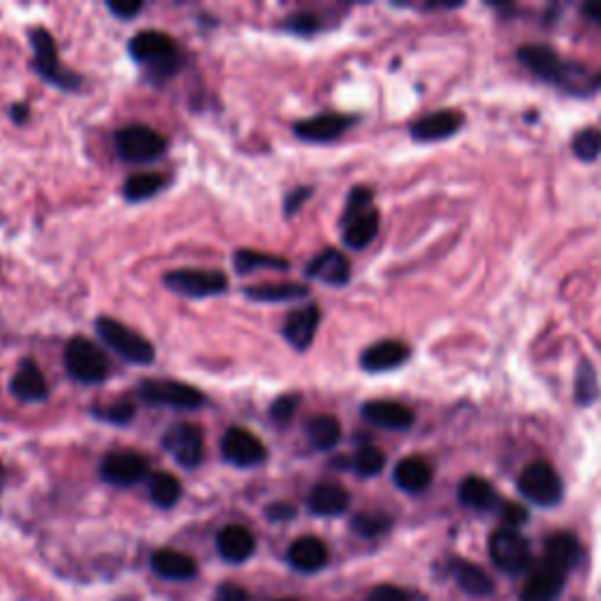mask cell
Instances as JSON below:
<instances>
[{"label":"cell","instance_id":"cell-1","mask_svg":"<svg viewBox=\"0 0 601 601\" xmlns=\"http://www.w3.org/2000/svg\"><path fill=\"white\" fill-rule=\"evenodd\" d=\"M371 191L367 186H355L350 193L346 212H343V245L350 249H364L378 235L381 216L378 209L371 205Z\"/></svg>","mask_w":601,"mask_h":601},{"label":"cell","instance_id":"cell-2","mask_svg":"<svg viewBox=\"0 0 601 601\" xmlns=\"http://www.w3.org/2000/svg\"><path fill=\"white\" fill-rule=\"evenodd\" d=\"M130 54L134 62L146 64L151 76L170 78L177 71V45L162 31H141L130 40Z\"/></svg>","mask_w":601,"mask_h":601},{"label":"cell","instance_id":"cell-3","mask_svg":"<svg viewBox=\"0 0 601 601\" xmlns=\"http://www.w3.org/2000/svg\"><path fill=\"white\" fill-rule=\"evenodd\" d=\"M94 329H97L99 339L111 350H116L123 360L132 364H151L155 360V348L151 343L113 317H99Z\"/></svg>","mask_w":601,"mask_h":601},{"label":"cell","instance_id":"cell-4","mask_svg":"<svg viewBox=\"0 0 601 601\" xmlns=\"http://www.w3.org/2000/svg\"><path fill=\"white\" fill-rule=\"evenodd\" d=\"M31 45H33V66L40 73V78L47 83L59 87V90H78L80 87V76L66 69L59 62L57 45L50 31L45 29H33L31 31Z\"/></svg>","mask_w":601,"mask_h":601},{"label":"cell","instance_id":"cell-5","mask_svg":"<svg viewBox=\"0 0 601 601\" xmlns=\"http://www.w3.org/2000/svg\"><path fill=\"white\" fill-rule=\"evenodd\" d=\"M64 364L69 369V374L80 383H101L108 376V357L104 355L97 343L83 336L69 341V346L64 350Z\"/></svg>","mask_w":601,"mask_h":601},{"label":"cell","instance_id":"cell-6","mask_svg":"<svg viewBox=\"0 0 601 601\" xmlns=\"http://www.w3.org/2000/svg\"><path fill=\"white\" fill-rule=\"evenodd\" d=\"M116 151L127 162H153L167 151V139L148 125H127L116 132Z\"/></svg>","mask_w":601,"mask_h":601},{"label":"cell","instance_id":"cell-7","mask_svg":"<svg viewBox=\"0 0 601 601\" xmlns=\"http://www.w3.org/2000/svg\"><path fill=\"white\" fill-rule=\"evenodd\" d=\"M489 555L498 569L519 576L531 569V545L517 529H496L489 538Z\"/></svg>","mask_w":601,"mask_h":601},{"label":"cell","instance_id":"cell-8","mask_svg":"<svg viewBox=\"0 0 601 601\" xmlns=\"http://www.w3.org/2000/svg\"><path fill=\"white\" fill-rule=\"evenodd\" d=\"M517 484L519 494H522L526 501L540 505V508H552V505H557L564 496L562 479H559L557 470L545 461L526 465V470L519 475Z\"/></svg>","mask_w":601,"mask_h":601},{"label":"cell","instance_id":"cell-9","mask_svg":"<svg viewBox=\"0 0 601 601\" xmlns=\"http://www.w3.org/2000/svg\"><path fill=\"white\" fill-rule=\"evenodd\" d=\"M137 393L151 407L198 409L205 404V395L198 388L179 381H144L137 388Z\"/></svg>","mask_w":601,"mask_h":601},{"label":"cell","instance_id":"cell-10","mask_svg":"<svg viewBox=\"0 0 601 601\" xmlns=\"http://www.w3.org/2000/svg\"><path fill=\"white\" fill-rule=\"evenodd\" d=\"M167 289L177 292L181 296H188V299H205V296H214L226 292L228 280L224 273L219 270H172L167 273L165 278Z\"/></svg>","mask_w":601,"mask_h":601},{"label":"cell","instance_id":"cell-11","mask_svg":"<svg viewBox=\"0 0 601 601\" xmlns=\"http://www.w3.org/2000/svg\"><path fill=\"white\" fill-rule=\"evenodd\" d=\"M162 447L177 461L181 468L193 470L202 463L205 456V435L198 425L193 423H177L162 437Z\"/></svg>","mask_w":601,"mask_h":601},{"label":"cell","instance_id":"cell-12","mask_svg":"<svg viewBox=\"0 0 601 601\" xmlns=\"http://www.w3.org/2000/svg\"><path fill=\"white\" fill-rule=\"evenodd\" d=\"M221 456L238 468H254L268 458L266 444H263L254 432L245 428H228L224 440H221Z\"/></svg>","mask_w":601,"mask_h":601},{"label":"cell","instance_id":"cell-13","mask_svg":"<svg viewBox=\"0 0 601 601\" xmlns=\"http://www.w3.org/2000/svg\"><path fill=\"white\" fill-rule=\"evenodd\" d=\"M566 573L559 569L548 559H540V562L529 571V578L522 587V601H557L559 592L566 585Z\"/></svg>","mask_w":601,"mask_h":601},{"label":"cell","instance_id":"cell-14","mask_svg":"<svg viewBox=\"0 0 601 601\" xmlns=\"http://www.w3.org/2000/svg\"><path fill=\"white\" fill-rule=\"evenodd\" d=\"M519 62H522L526 69L536 73L538 78L548 80V83L555 85H566L571 87V66L564 64L562 59L557 57V52H552L550 47L543 45H526L519 50Z\"/></svg>","mask_w":601,"mask_h":601},{"label":"cell","instance_id":"cell-15","mask_svg":"<svg viewBox=\"0 0 601 601\" xmlns=\"http://www.w3.org/2000/svg\"><path fill=\"white\" fill-rule=\"evenodd\" d=\"M148 475V461L137 451H113L101 461V477L108 484L132 486Z\"/></svg>","mask_w":601,"mask_h":601},{"label":"cell","instance_id":"cell-16","mask_svg":"<svg viewBox=\"0 0 601 601\" xmlns=\"http://www.w3.org/2000/svg\"><path fill=\"white\" fill-rule=\"evenodd\" d=\"M353 123H355V118L341 116V113H320V116L299 120V123L294 125V134L303 141H315V144H322V141L339 139L341 134L346 132Z\"/></svg>","mask_w":601,"mask_h":601},{"label":"cell","instance_id":"cell-17","mask_svg":"<svg viewBox=\"0 0 601 601\" xmlns=\"http://www.w3.org/2000/svg\"><path fill=\"white\" fill-rule=\"evenodd\" d=\"M465 123L461 111H435L428 113V116L418 118L414 125H411V137L416 141H442L454 137V134L461 130Z\"/></svg>","mask_w":601,"mask_h":601},{"label":"cell","instance_id":"cell-18","mask_svg":"<svg viewBox=\"0 0 601 601\" xmlns=\"http://www.w3.org/2000/svg\"><path fill=\"white\" fill-rule=\"evenodd\" d=\"M306 275L310 280L322 282V285L343 287L350 280V263L339 249H324L308 263Z\"/></svg>","mask_w":601,"mask_h":601},{"label":"cell","instance_id":"cell-19","mask_svg":"<svg viewBox=\"0 0 601 601\" xmlns=\"http://www.w3.org/2000/svg\"><path fill=\"white\" fill-rule=\"evenodd\" d=\"M317 327H320V308L315 303H308V306L289 313L285 327H282V336L292 348L308 350L317 334Z\"/></svg>","mask_w":601,"mask_h":601},{"label":"cell","instance_id":"cell-20","mask_svg":"<svg viewBox=\"0 0 601 601\" xmlns=\"http://www.w3.org/2000/svg\"><path fill=\"white\" fill-rule=\"evenodd\" d=\"M411 350L407 343L388 339L381 343H374V346L367 348L362 353V369L369 371V374H383V371H393L397 367H402L404 362L409 360Z\"/></svg>","mask_w":601,"mask_h":601},{"label":"cell","instance_id":"cell-21","mask_svg":"<svg viewBox=\"0 0 601 601\" xmlns=\"http://www.w3.org/2000/svg\"><path fill=\"white\" fill-rule=\"evenodd\" d=\"M216 548L219 555L231 564H242L254 555L256 538L254 533L240 524H228L216 536Z\"/></svg>","mask_w":601,"mask_h":601},{"label":"cell","instance_id":"cell-22","mask_svg":"<svg viewBox=\"0 0 601 601\" xmlns=\"http://www.w3.org/2000/svg\"><path fill=\"white\" fill-rule=\"evenodd\" d=\"M287 562L292 564V569L301 571V573H315L327 566L329 550L320 538L303 536L289 545Z\"/></svg>","mask_w":601,"mask_h":601},{"label":"cell","instance_id":"cell-23","mask_svg":"<svg viewBox=\"0 0 601 601\" xmlns=\"http://www.w3.org/2000/svg\"><path fill=\"white\" fill-rule=\"evenodd\" d=\"M362 416L367 418L369 423L386 430H409L411 425H414V411L400 402L390 400L367 402L362 407Z\"/></svg>","mask_w":601,"mask_h":601},{"label":"cell","instance_id":"cell-24","mask_svg":"<svg viewBox=\"0 0 601 601\" xmlns=\"http://www.w3.org/2000/svg\"><path fill=\"white\" fill-rule=\"evenodd\" d=\"M10 393L22 402H43L47 400V383L43 371L36 362L24 360L19 364L10 381Z\"/></svg>","mask_w":601,"mask_h":601},{"label":"cell","instance_id":"cell-25","mask_svg":"<svg viewBox=\"0 0 601 601\" xmlns=\"http://www.w3.org/2000/svg\"><path fill=\"white\" fill-rule=\"evenodd\" d=\"M350 505V494L339 484H315L308 496V508L313 515L320 517H336L343 515Z\"/></svg>","mask_w":601,"mask_h":601},{"label":"cell","instance_id":"cell-26","mask_svg":"<svg viewBox=\"0 0 601 601\" xmlns=\"http://www.w3.org/2000/svg\"><path fill=\"white\" fill-rule=\"evenodd\" d=\"M393 482L400 486L402 491H407V494H421L432 482L430 463L421 456L402 458V461L395 465Z\"/></svg>","mask_w":601,"mask_h":601},{"label":"cell","instance_id":"cell-27","mask_svg":"<svg viewBox=\"0 0 601 601\" xmlns=\"http://www.w3.org/2000/svg\"><path fill=\"white\" fill-rule=\"evenodd\" d=\"M153 571L165 580H191L198 573V564L179 550H158L151 557Z\"/></svg>","mask_w":601,"mask_h":601},{"label":"cell","instance_id":"cell-28","mask_svg":"<svg viewBox=\"0 0 601 601\" xmlns=\"http://www.w3.org/2000/svg\"><path fill=\"white\" fill-rule=\"evenodd\" d=\"M451 576L456 578L458 587H461L463 592L472 594V597H489L496 587L494 580H491V576L482 566L465 562V559H456V562L451 564Z\"/></svg>","mask_w":601,"mask_h":601},{"label":"cell","instance_id":"cell-29","mask_svg":"<svg viewBox=\"0 0 601 601\" xmlns=\"http://www.w3.org/2000/svg\"><path fill=\"white\" fill-rule=\"evenodd\" d=\"M543 559H548V562H552L555 566H559V569H564L566 573H569L573 566L580 562L578 538L573 536V533H566V531L552 533V536L548 538V543H545Z\"/></svg>","mask_w":601,"mask_h":601},{"label":"cell","instance_id":"cell-30","mask_svg":"<svg viewBox=\"0 0 601 601\" xmlns=\"http://www.w3.org/2000/svg\"><path fill=\"white\" fill-rule=\"evenodd\" d=\"M458 501L470 510H494L498 505V494L486 479L465 477L458 486Z\"/></svg>","mask_w":601,"mask_h":601},{"label":"cell","instance_id":"cell-31","mask_svg":"<svg viewBox=\"0 0 601 601\" xmlns=\"http://www.w3.org/2000/svg\"><path fill=\"white\" fill-rule=\"evenodd\" d=\"M306 435L310 444L320 451L334 449L341 442V423L332 414H317L306 423Z\"/></svg>","mask_w":601,"mask_h":601},{"label":"cell","instance_id":"cell-32","mask_svg":"<svg viewBox=\"0 0 601 601\" xmlns=\"http://www.w3.org/2000/svg\"><path fill=\"white\" fill-rule=\"evenodd\" d=\"M249 299L259 303H287V301H299L308 296L306 285H296V282H278V285H259L245 289Z\"/></svg>","mask_w":601,"mask_h":601},{"label":"cell","instance_id":"cell-33","mask_svg":"<svg viewBox=\"0 0 601 601\" xmlns=\"http://www.w3.org/2000/svg\"><path fill=\"white\" fill-rule=\"evenodd\" d=\"M148 494H151V501L158 505V508H172L181 498V482L174 475H170V472H158V475L151 477Z\"/></svg>","mask_w":601,"mask_h":601},{"label":"cell","instance_id":"cell-34","mask_svg":"<svg viewBox=\"0 0 601 601\" xmlns=\"http://www.w3.org/2000/svg\"><path fill=\"white\" fill-rule=\"evenodd\" d=\"M162 186H165V179H162L160 174L144 172V174H134V177L127 179L123 186V193L130 202H141L153 198L155 193H160Z\"/></svg>","mask_w":601,"mask_h":601},{"label":"cell","instance_id":"cell-35","mask_svg":"<svg viewBox=\"0 0 601 601\" xmlns=\"http://www.w3.org/2000/svg\"><path fill=\"white\" fill-rule=\"evenodd\" d=\"M233 263L235 268H238V273H254V270H261V268H278V270L289 268V263L285 259L252 252V249H238V252L233 254Z\"/></svg>","mask_w":601,"mask_h":601},{"label":"cell","instance_id":"cell-36","mask_svg":"<svg viewBox=\"0 0 601 601\" xmlns=\"http://www.w3.org/2000/svg\"><path fill=\"white\" fill-rule=\"evenodd\" d=\"M599 397V383H597V374H594L590 362H580L578 364V374H576V402L580 407H587Z\"/></svg>","mask_w":601,"mask_h":601},{"label":"cell","instance_id":"cell-37","mask_svg":"<svg viewBox=\"0 0 601 601\" xmlns=\"http://www.w3.org/2000/svg\"><path fill=\"white\" fill-rule=\"evenodd\" d=\"M573 153H576L578 160H597L601 155V132L594 130V127L580 130L576 137H573Z\"/></svg>","mask_w":601,"mask_h":601},{"label":"cell","instance_id":"cell-38","mask_svg":"<svg viewBox=\"0 0 601 601\" xmlns=\"http://www.w3.org/2000/svg\"><path fill=\"white\" fill-rule=\"evenodd\" d=\"M353 468L360 477H376L378 472L386 468V454L376 447H364L357 451Z\"/></svg>","mask_w":601,"mask_h":601},{"label":"cell","instance_id":"cell-39","mask_svg":"<svg viewBox=\"0 0 601 601\" xmlns=\"http://www.w3.org/2000/svg\"><path fill=\"white\" fill-rule=\"evenodd\" d=\"M390 526H393V522H390V517L383 515V512H362V515L353 519V529L364 538L381 536Z\"/></svg>","mask_w":601,"mask_h":601},{"label":"cell","instance_id":"cell-40","mask_svg":"<svg viewBox=\"0 0 601 601\" xmlns=\"http://www.w3.org/2000/svg\"><path fill=\"white\" fill-rule=\"evenodd\" d=\"M92 414L97 418H101V421H106V423L125 425V423H130L134 416H137V407H134L132 402L120 400V402L108 404V407H94Z\"/></svg>","mask_w":601,"mask_h":601},{"label":"cell","instance_id":"cell-41","mask_svg":"<svg viewBox=\"0 0 601 601\" xmlns=\"http://www.w3.org/2000/svg\"><path fill=\"white\" fill-rule=\"evenodd\" d=\"M301 397L299 395H282L278 400L273 402V407H270V418L278 423H287L289 418L294 416L296 407H299Z\"/></svg>","mask_w":601,"mask_h":601},{"label":"cell","instance_id":"cell-42","mask_svg":"<svg viewBox=\"0 0 601 601\" xmlns=\"http://www.w3.org/2000/svg\"><path fill=\"white\" fill-rule=\"evenodd\" d=\"M287 29L294 31L296 36H313V33L320 29V19L310 15V12H299V15L289 17Z\"/></svg>","mask_w":601,"mask_h":601},{"label":"cell","instance_id":"cell-43","mask_svg":"<svg viewBox=\"0 0 601 601\" xmlns=\"http://www.w3.org/2000/svg\"><path fill=\"white\" fill-rule=\"evenodd\" d=\"M501 515H503V522L508 529H519V526L529 519V512H526V508H522V505H517V503L503 505Z\"/></svg>","mask_w":601,"mask_h":601},{"label":"cell","instance_id":"cell-44","mask_svg":"<svg viewBox=\"0 0 601 601\" xmlns=\"http://www.w3.org/2000/svg\"><path fill=\"white\" fill-rule=\"evenodd\" d=\"M367 601H411L409 594L395 585H381L371 590Z\"/></svg>","mask_w":601,"mask_h":601},{"label":"cell","instance_id":"cell-45","mask_svg":"<svg viewBox=\"0 0 601 601\" xmlns=\"http://www.w3.org/2000/svg\"><path fill=\"white\" fill-rule=\"evenodd\" d=\"M214 601H249V594L245 587L235 583H224L219 590H216Z\"/></svg>","mask_w":601,"mask_h":601},{"label":"cell","instance_id":"cell-46","mask_svg":"<svg viewBox=\"0 0 601 601\" xmlns=\"http://www.w3.org/2000/svg\"><path fill=\"white\" fill-rule=\"evenodd\" d=\"M310 193H313V188H308V186H301V188H296V191L289 193L287 195V202H285V212L287 214H296V212H299V207L303 205V200H308Z\"/></svg>","mask_w":601,"mask_h":601},{"label":"cell","instance_id":"cell-47","mask_svg":"<svg viewBox=\"0 0 601 601\" xmlns=\"http://www.w3.org/2000/svg\"><path fill=\"white\" fill-rule=\"evenodd\" d=\"M108 10H111L116 17L132 19L134 15H139V12L144 10V3H139V0H132V3H108Z\"/></svg>","mask_w":601,"mask_h":601},{"label":"cell","instance_id":"cell-48","mask_svg":"<svg viewBox=\"0 0 601 601\" xmlns=\"http://www.w3.org/2000/svg\"><path fill=\"white\" fill-rule=\"evenodd\" d=\"M266 515H268V519H273V522H287V519H294L296 508L289 503H273V505H268Z\"/></svg>","mask_w":601,"mask_h":601},{"label":"cell","instance_id":"cell-49","mask_svg":"<svg viewBox=\"0 0 601 601\" xmlns=\"http://www.w3.org/2000/svg\"><path fill=\"white\" fill-rule=\"evenodd\" d=\"M10 118L15 120V123H26V120H29V108L22 104L10 106Z\"/></svg>","mask_w":601,"mask_h":601},{"label":"cell","instance_id":"cell-50","mask_svg":"<svg viewBox=\"0 0 601 601\" xmlns=\"http://www.w3.org/2000/svg\"><path fill=\"white\" fill-rule=\"evenodd\" d=\"M583 10H585L587 19H592L594 24L601 26V3H587Z\"/></svg>","mask_w":601,"mask_h":601},{"label":"cell","instance_id":"cell-51","mask_svg":"<svg viewBox=\"0 0 601 601\" xmlns=\"http://www.w3.org/2000/svg\"><path fill=\"white\" fill-rule=\"evenodd\" d=\"M3 486H5V468L3 463H0V491H3Z\"/></svg>","mask_w":601,"mask_h":601},{"label":"cell","instance_id":"cell-52","mask_svg":"<svg viewBox=\"0 0 601 601\" xmlns=\"http://www.w3.org/2000/svg\"><path fill=\"white\" fill-rule=\"evenodd\" d=\"M278 601H299V599H278Z\"/></svg>","mask_w":601,"mask_h":601}]
</instances>
